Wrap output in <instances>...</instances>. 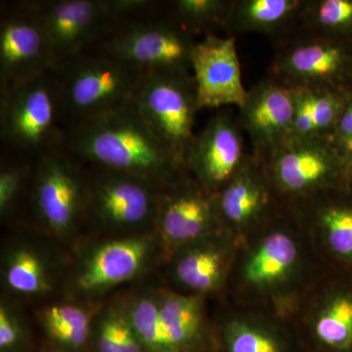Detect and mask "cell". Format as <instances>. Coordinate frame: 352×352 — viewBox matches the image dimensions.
<instances>
[{"instance_id":"obj_15","label":"cell","mask_w":352,"mask_h":352,"mask_svg":"<svg viewBox=\"0 0 352 352\" xmlns=\"http://www.w3.org/2000/svg\"><path fill=\"white\" fill-rule=\"evenodd\" d=\"M286 206L302 224L321 263L352 273V191L325 190Z\"/></svg>"},{"instance_id":"obj_4","label":"cell","mask_w":352,"mask_h":352,"mask_svg":"<svg viewBox=\"0 0 352 352\" xmlns=\"http://www.w3.org/2000/svg\"><path fill=\"white\" fill-rule=\"evenodd\" d=\"M54 72L64 129L133 100L143 76L98 50L80 55Z\"/></svg>"},{"instance_id":"obj_34","label":"cell","mask_w":352,"mask_h":352,"mask_svg":"<svg viewBox=\"0 0 352 352\" xmlns=\"http://www.w3.org/2000/svg\"><path fill=\"white\" fill-rule=\"evenodd\" d=\"M22 337L19 319L12 309L1 303L0 307V349L8 351L19 344Z\"/></svg>"},{"instance_id":"obj_14","label":"cell","mask_w":352,"mask_h":352,"mask_svg":"<svg viewBox=\"0 0 352 352\" xmlns=\"http://www.w3.org/2000/svg\"><path fill=\"white\" fill-rule=\"evenodd\" d=\"M155 227L168 258L180 248L223 230L214 194L204 189L189 173L161 190Z\"/></svg>"},{"instance_id":"obj_5","label":"cell","mask_w":352,"mask_h":352,"mask_svg":"<svg viewBox=\"0 0 352 352\" xmlns=\"http://www.w3.org/2000/svg\"><path fill=\"white\" fill-rule=\"evenodd\" d=\"M64 132L54 71L0 87L1 153L34 160L62 147Z\"/></svg>"},{"instance_id":"obj_19","label":"cell","mask_w":352,"mask_h":352,"mask_svg":"<svg viewBox=\"0 0 352 352\" xmlns=\"http://www.w3.org/2000/svg\"><path fill=\"white\" fill-rule=\"evenodd\" d=\"M241 241L219 230L180 248L170 256L171 274L186 294L223 295Z\"/></svg>"},{"instance_id":"obj_2","label":"cell","mask_w":352,"mask_h":352,"mask_svg":"<svg viewBox=\"0 0 352 352\" xmlns=\"http://www.w3.org/2000/svg\"><path fill=\"white\" fill-rule=\"evenodd\" d=\"M62 147L87 166L136 176L161 190L188 173L146 124L133 100L65 129Z\"/></svg>"},{"instance_id":"obj_29","label":"cell","mask_w":352,"mask_h":352,"mask_svg":"<svg viewBox=\"0 0 352 352\" xmlns=\"http://www.w3.org/2000/svg\"><path fill=\"white\" fill-rule=\"evenodd\" d=\"M126 311L144 351L170 352L160 319L157 296H140Z\"/></svg>"},{"instance_id":"obj_23","label":"cell","mask_w":352,"mask_h":352,"mask_svg":"<svg viewBox=\"0 0 352 352\" xmlns=\"http://www.w3.org/2000/svg\"><path fill=\"white\" fill-rule=\"evenodd\" d=\"M208 296L166 291L157 296L160 319L170 352H198L210 333Z\"/></svg>"},{"instance_id":"obj_6","label":"cell","mask_w":352,"mask_h":352,"mask_svg":"<svg viewBox=\"0 0 352 352\" xmlns=\"http://www.w3.org/2000/svg\"><path fill=\"white\" fill-rule=\"evenodd\" d=\"M254 154L283 205L325 190L346 187L349 164L330 139L292 135Z\"/></svg>"},{"instance_id":"obj_33","label":"cell","mask_w":352,"mask_h":352,"mask_svg":"<svg viewBox=\"0 0 352 352\" xmlns=\"http://www.w3.org/2000/svg\"><path fill=\"white\" fill-rule=\"evenodd\" d=\"M331 142L349 168L352 163V94L335 127Z\"/></svg>"},{"instance_id":"obj_17","label":"cell","mask_w":352,"mask_h":352,"mask_svg":"<svg viewBox=\"0 0 352 352\" xmlns=\"http://www.w3.org/2000/svg\"><path fill=\"white\" fill-rule=\"evenodd\" d=\"M248 156L239 122L222 110L195 134L187 155L186 170L214 195L237 175Z\"/></svg>"},{"instance_id":"obj_21","label":"cell","mask_w":352,"mask_h":352,"mask_svg":"<svg viewBox=\"0 0 352 352\" xmlns=\"http://www.w3.org/2000/svg\"><path fill=\"white\" fill-rule=\"evenodd\" d=\"M157 234H139L104 243L83 261L76 276V288L98 294L138 276L151 258Z\"/></svg>"},{"instance_id":"obj_20","label":"cell","mask_w":352,"mask_h":352,"mask_svg":"<svg viewBox=\"0 0 352 352\" xmlns=\"http://www.w3.org/2000/svg\"><path fill=\"white\" fill-rule=\"evenodd\" d=\"M239 124L249 134L252 152L263 153L293 135V90L268 76L248 90Z\"/></svg>"},{"instance_id":"obj_18","label":"cell","mask_w":352,"mask_h":352,"mask_svg":"<svg viewBox=\"0 0 352 352\" xmlns=\"http://www.w3.org/2000/svg\"><path fill=\"white\" fill-rule=\"evenodd\" d=\"M191 71L195 80L197 104L203 109L242 107L247 97L236 48L235 36L206 34L192 50Z\"/></svg>"},{"instance_id":"obj_31","label":"cell","mask_w":352,"mask_h":352,"mask_svg":"<svg viewBox=\"0 0 352 352\" xmlns=\"http://www.w3.org/2000/svg\"><path fill=\"white\" fill-rule=\"evenodd\" d=\"M0 168V212L6 217L19 200L27 178L31 177L34 160L1 153Z\"/></svg>"},{"instance_id":"obj_11","label":"cell","mask_w":352,"mask_h":352,"mask_svg":"<svg viewBox=\"0 0 352 352\" xmlns=\"http://www.w3.org/2000/svg\"><path fill=\"white\" fill-rule=\"evenodd\" d=\"M160 193L142 178L87 166L85 215L109 230H139L155 226Z\"/></svg>"},{"instance_id":"obj_3","label":"cell","mask_w":352,"mask_h":352,"mask_svg":"<svg viewBox=\"0 0 352 352\" xmlns=\"http://www.w3.org/2000/svg\"><path fill=\"white\" fill-rule=\"evenodd\" d=\"M113 23L94 50L115 58L142 74L191 73L197 41L171 15L168 4Z\"/></svg>"},{"instance_id":"obj_27","label":"cell","mask_w":352,"mask_h":352,"mask_svg":"<svg viewBox=\"0 0 352 352\" xmlns=\"http://www.w3.org/2000/svg\"><path fill=\"white\" fill-rule=\"evenodd\" d=\"M4 275L8 288L22 295H43L51 289L45 263L29 248H17L11 252Z\"/></svg>"},{"instance_id":"obj_30","label":"cell","mask_w":352,"mask_h":352,"mask_svg":"<svg viewBox=\"0 0 352 352\" xmlns=\"http://www.w3.org/2000/svg\"><path fill=\"white\" fill-rule=\"evenodd\" d=\"M98 352H143L142 344L132 327L126 310L108 309L97 325Z\"/></svg>"},{"instance_id":"obj_10","label":"cell","mask_w":352,"mask_h":352,"mask_svg":"<svg viewBox=\"0 0 352 352\" xmlns=\"http://www.w3.org/2000/svg\"><path fill=\"white\" fill-rule=\"evenodd\" d=\"M32 205L41 223L58 236L75 230L85 215L87 166L63 147L39 155L32 173Z\"/></svg>"},{"instance_id":"obj_13","label":"cell","mask_w":352,"mask_h":352,"mask_svg":"<svg viewBox=\"0 0 352 352\" xmlns=\"http://www.w3.org/2000/svg\"><path fill=\"white\" fill-rule=\"evenodd\" d=\"M55 71L43 25L31 1L4 2L0 17V87Z\"/></svg>"},{"instance_id":"obj_9","label":"cell","mask_w":352,"mask_h":352,"mask_svg":"<svg viewBox=\"0 0 352 352\" xmlns=\"http://www.w3.org/2000/svg\"><path fill=\"white\" fill-rule=\"evenodd\" d=\"M133 102L146 124L186 170L199 112L193 75L166 72L143 74Z\"/></svg>"},{"instance_id":"obj_32","label":"cell","mask_w":352,"mask_h":352,"mask_svg":"<svg viewBox=\"0 0 352 352\" xmlns=\"http://www.w3.org/2000/svg\"><path fill=\"white\" fill-rule=\"evenodd\" d=\"M311 90L314 95L315 136L331 140L335 127L352 92L347 94L333 90Z\"/></svg>"},{"instance_id":"obj_12","label":"cell","mask_w":352,"mask_h":352,"mask_svg":"<svg viewBox=\"0 0 352 352\" xmlns=\"http://www.w3.org/2000/svg\"><path fill=\"white\" fill-rule=\"evenodd\" d=\"M50 43L55 69L94 51L113 25L108 0H32Z\"/></svg>"},{"instance_id":"obj_7","label":"cell","mask_w":352,"mask_h":352,"mask_svg":"<svg viewBox=\"0 0 352 352\" xmlns=\"http://www.w3.org/2000/svg\"><path fill=\"white\" fill-rule=\"evenodd\" d=\"M270 78L291 88L352 92V38L296 29L274 43Z\"/></svg>"},{"instance_id":"obj_1","label":"cell","mask_w":352,"mask_h":352,"mask_svg":"<svg viewBox=\"0 0 352 352\" xmlns=\"http://www.w3.org/2000/svg\"><path fill=\"white\" fill-rule=\"evenodd\" d=\"M323 264L288 206L241 241L222 302L287 319Z\"/></svg>"},{"instance_id":"obj_35","label":"cell","mask_w":352,"mask_h":352,"mask_svg":"<svg viewBox=\"0 0 352 352\" xmlns=\"http://www.w3.org/2000/svg\"><path fill=\"white\" fill-rule=\"evenodd\" d=\"M346 188L352 191V163L349 168V173H347Z\"/></svg>"},{"instance_id":"obj_28","label":"cell","mask_w":352,"mask_h":352,"mask_svg":"<svg viewBox=\"0 0 352 352\" xmlns=\"http://www.w3.org/2000/svg\"><path fill=\"white\" fill-rule=\"evenodd\" d=\"M45 330L62 346L80 349L87 342L90 330L89 314L75 305H55L43 312Z\"/></svg>"},{"instance_id":"obj_8","label":"cell","mask_w":352,"mask_h":352,"mask_svg":"<svg viewBox=\"0 0 352 352\" xmlns=\"http://www.w3.org/2000/svg\"><path fill=\"white\" fill-rule=\"evenodd\" d=\"M286 320L317 352H352V273L323 266Z\"/></svg>"},{"instance_id":"obj_24","label":"cell","mask_w":352,"mask_h":352,"mask_svg":"<svg viewBox=\"0 0 352 352\" xmlns=\"http://www.w3.org/2000/svg\"><path fill=\"white\" fill-rule=\"evenodd\" d=\"M305 0H233L226 30L229 36L258 32L274 43L296 31Z\"/></svg>"},{"instance_id":"obj_16","label":"cell","mask_w":352,"mask_h":352,"mask_svg":"<svg viewBox=\"0 0 352 352\" xmlns=\"http://www.w3.org/2000/svg\"><path fill=\"white\" fill-rule=\"evenodd\" d=\"M214 198L220 226L239 241L258 230L284 206L254 152Z\"/></svg>"},{"instance_id":"obj_25","label":"cell","mask_w":352,"mask_h":352,"mask_svg":"<svg viewBox=\"0 0 352 352\" xmlns=\"http://www.w3.org/2000/svg\"><path fill=\"white\" fill-rule=\"evenodd\" d=\"M298 29L352 38V0H305Z\"/></svg>"},{"instance_id":"obj_22","label":"cell","mask_w":352,"mask_h":352,"mask_svg":"<svg viewBox=\"0 0 352 352\" xmlns=\"http://www.w3.org/2000/svg\"><path fill=\"white\" fill-rule=\"evenodd\" d=\"M217 323L227 352H291L298 339L286 319L263 310L226 302Z\"/></svg>"},{"instance_id":"obj_26","label":"cell","mask_w":352,"mask_h":352,"mask_svg":"<svg viewBox=\"0 0 352 352\" xmlns=\"http://www.w3.org/2000/svg\"><path fill=\"white\" fill-rule=\"evenodd\" d=\"M173 18L186 31L196 34H212L226 28L233 0H175L166 2Z\"/></svg>"}]
</instances>
